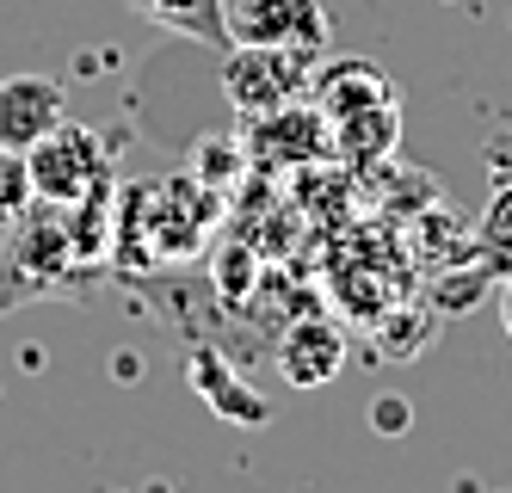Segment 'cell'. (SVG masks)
<instances>
[{"instance_id": "cell-1", "label": "cell", "mask_w": 512, "mask_h": 493, "mask_svg": "<svg viewBox=\"0 0 512 493\" xmlns=\"http://www.w3.org/2000/svg\"><path fill=\"white\" fill-rule=\"evenodd\" d=\"M112 247V192L87 204H31L19 222H7V253H0V315L19 302H44L81 278V265L105 259Z\"/></svg>"}, {"instance_id": "cell-2", "label": "cell", "mask_w": 512, "mask_h": 493, "mask_svg": "<svg viewBox=\"0 0 512 493\" xmlns=\"http://www.w3.org/2000/svg\"><path fill=\"white\" fill-rule=\"evenodd\" d=\"M31 161V185L38 204H87L99 192H112V148H105L87 124H56L50 136H38L25 148Z\"/></svg>"}, {"instance_id": "cell-3", "label": "cell", "mask_w": 512, "mask_h": 493, "mask_svg": "<svg viewBox=\"0 0 512 493\" xmlns=\"http://www.w3.org/2000/svg\"><path fill=\"white\" fill-rule=\"evenodd\" d=\"M223 81H229V99L241 111H272L284 99H303L309 74L321 56H303V50H266V44H229L223 50Z\"/></svg>"}, {"instance_id": "cell-4", "label": "cell", "mask_w": 512, "mask_h": 493, "mask_svg": "<svg viewBox=\"0 0 512 493\" xmlns=\"http://www.w3.org/2000/svg\"><path fill=\"white\" fill-rule=\"evenodd\" d=\"M229 44H266V50H327V13L321 0H223Z\"/></svg>"}, {"instance_id": "cell-5", "label": "cell", "mask_w": 512, "mask_h": 493, "mask_svg": "<svg viewBox=\"0 0 512 493\" xmlns=\"http://www.w3.org/2000/svg\"><path fill=\"white\" fill-rule=\"evenodd\" d=\"M247 142L260 148L266 161H315L321 148H334V124H327L315 105L284 99V105H272V111H253Z\"/></svg>"}, {"instance_id": "cell-6", "label": "cell", "mask_w": 512, "mask_h": 493, "mask_svg": "<svg viewBox=\"0 0 512 493\" xmlns=\"http://www.w3.org/2000/svg\"><path fill=\"white\" fill-rule=\"evenodd\" d=\"M62 118H68V93L56 81H44V74H7L0 81V142L31 148Z\"/></svg>"}, {"instance_id": "cell-7", "label": "cell", "mask_w": 512, "mask_h": 493, "mask_svg": "<svg viewBox=\"0 0 512 493\" xmlns=\"http://www.w3.org/2000/svg\"><path fill=\"white\" fill-rule=\"evenodd\" d=\"M309 87H315V99H321V118H327V124H346V118H364V111L395 105V81H389L377 62H334V68H315Z\"/></svg>"}, {"instance_id": "cell-8", "label": "cell", "mask_w": 512, "mask_h": 493, "mask_svg": "<svg viewBox=\"0 0 512 493\" xmlns=\"http://www.w3.org/2000/svg\"><path fill=\"white\" fill-rule=\"evenodd\" d=\"M340 364H346V339H340L334 321H297L278 346V370H284V383H297V389L334 383Z\"/></svg>"}, {"instance_id": "cell-9", "label": "cell", "mask_w": 512, "mask_h": 493, "mask_svg": "<svg viewBox=\"0 0 512 493\" xmlns=\"http://www.w3.org/2000/svg\"><path fill=\"white\" fill-rule=\"evenodd\" d=\"M130 7H142L155 25H167L179 37H198V44H210V50H229V13H223V0H130Z\"/></svg>"}, {"instance_id": "cell-10", "label": "cell", "mask_w": 512, "mask_h": 493, "mask_svg": "<svg viewBox=\"0 0 512 493\" xmlns=\"http://www.w3.org/2000/svg\"><path fill=\"white\" fill-rule=\"evenodd\" d=\"M31 204H38V185H31V161H25V148L0 142V229H7V222H19Z\"/></svg>"}, {"instance_id": "cell-11", "label": "cell", "mask_w": 512, "mask_h": 493, "mask_svg": "<svg viewBox=\"0 0 512 493\" xmlns=\"http://www.w3.org/2000/svg\"><path fill=\"white\" fill-rule=\"evenodd\" d=\"M482 247L494 265H512V167L506 161H494V204L482 222Z\"/></svg>"}, {"instance_id": "cell-12", "label": "cell", "mask_w": 512, "mask_h": 493, "mask_svg": "<svg viewBox=\"0 0 512 493\" xmlns=\"http://www.w3.org/2000/svg\"><path fill=\"white\" fill-rule=\"evenodd\" d=\"M426 333H432V315H426V309H401L395 321L377 327V339H383V352H389V358H414Z\"/></svg>"}, {"instance_id": "cell-13", "label": "cell", "mask_w": 512, "mask_h": 493, "mask_svg": "<svg viewBox=\"0 0 512 493\" xmlns=\"http://www.w3.org/2000/svg\"><path fill=\"white\" fill-rule=\"evenodd\" d=\"M371 420L395 432V426H408V407H401V401H377V407H371Z\"/></svg>"}, {"instance_id": "cell-14", "label": "cell", "mask_w": 512, "mask_h": 493, "mask_svg": "<svg viewBox=\"0 0 512 493\" xmlns=\"http://www.w3.org/2000/svg\"><path fill=\"white\" fill-rule=\"evenodd\" d=\"M500 309H506V333H512V284H506V302H500Z\"/></svg>"}, {"instance_id": "cell-15", "label": "cell", "mask_w": 512, "mask_h": 493, "mask_svg": "<svg viewBox=\"0 0 512 493\" xmlns=\"http://www.w3.org/2000/svg\"><path fill=\"white\" fill-rule=\"evenodd\" d=\"M500 161H506V167H512V130H506V155H500Z\"/></svg>"}]
</instances>
